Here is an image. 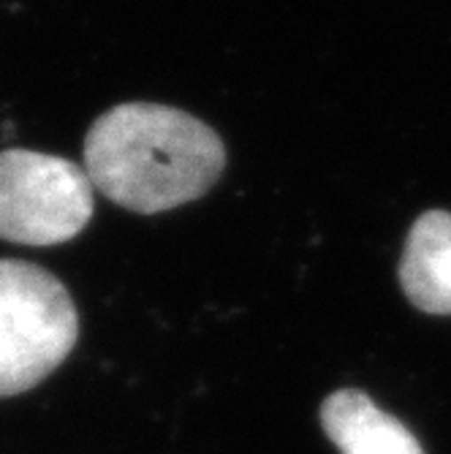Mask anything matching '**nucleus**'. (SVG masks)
<instances>
[{
    "instance_id": "f257e3e1",
    "label": "nucleus",
    "mask_w": 451,
    "mask_h": 454,
    "mask_svg": "<svg viewBox=\"0 0 451 454\" xmlns=\"http://www.w3.org/2000/svg\"><path fill=\"white\" fill-rule=\"evenodd\" d=\"M226 167L221 137L198 117L163 104H120L85 139V172L101 196L155 215L196 201Z\"/></svg>"
},
{
    "instance_id": "f03ea898",
    "label": "nucleus",
    "mask_w": 451,
    "mask_h": 454,
    "mask_svg": "<svg viewBox=\"0 0 451 454\" xmlns=\"http://www.w3.org/2000/svg\"><path fill=\"white\" fill-rule=\"evenodd\" d=\"M76 338L79 316L68 288L44 267L0 259V397L52 376Z\"/></svg>"
},
{
    "instance_id": "7ed1b4c3",
    "label": "nucleus",
    "mask_w": 451,
    "mask_h": 454,
    "mask_svg": "<svg viewBox=\"0 0 451 454\" xmlns=\"http://www.w3.org/2000/svg\"><path fill=\"white\" fill-rule=\"evenodd\" d=\"M93 183L74 160L33 153H0V239L17 245H60L93 215Z\"/></svg>"
},
{
    "instance_id": "20e7f679",
    "label": "nucleus",
    "mask_w": 451,
    "mask_h": 454,
    "mask_svg": "<svg viewBox=\"0 0 451 454\" xmlns=\"http://www.w3.org/2000/svg\"><path fill=\"white\" fill-rule=\"evenodd\" d=\"M321 425L340 454H424L411 430L359 389H338L326 397Z\"/></svg>"
},
{
    "instance_id": "39448f33",
    "label": "nucleus",
    "mask_w": 451,
    "mask_h": 454,
    "mask_svg": "<svg viewBox=\"0 0 451 454\" xmlns=\"http://www.w3.org/2000/svg\"><path fill=\"white\" fill-rule=\"evenodd\" d=\"M400 286L424 313L451 316V213H424L405 239Z\"/></svg>"
}]
</instances>
